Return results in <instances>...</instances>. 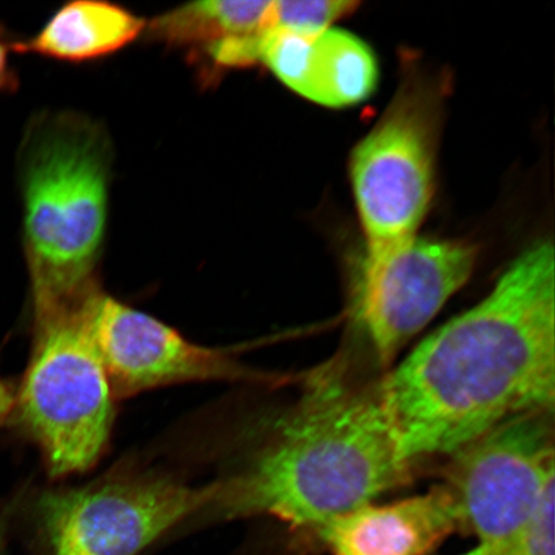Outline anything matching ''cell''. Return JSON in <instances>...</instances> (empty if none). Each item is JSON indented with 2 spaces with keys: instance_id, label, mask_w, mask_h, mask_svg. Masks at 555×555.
Listing matches in <instances>:
<instances>
[{
  "instance_id": "cell-1",
  "label": "cell",
  "mask_w": 555,
  "mask_h": 555,
  "mask_svg": "<svg viewBox=\"0 0 555 555\" xmlns=\"http://www.w3.org/2000/svg\"><path fill=\"white\" fill-rule=\"evenodd\" d=\"M554 247L539 242L494 289L436 330L379 386L400 453L453 455L520 414L554 411Z\"/></svg>"
},
{
  "instance_id": "cell-2",
  "label": "cell",
  "mask_w": 555,
  "mask_h": 555,
  "mask_svg": "<svg viewBox=\"0 0 555 555\" xmlns=\"http://www.w3.org/2000/svg\"><path fill=\"white\" fill-rule=\"evenodd\" d=\"M273 433L240 474L214 483L208 509L317 531L411 474L378 392L357 390L336 370L314 374Z\"/></svg>"
},
{
  "instance_id": "cell-3",
  "label": "cell",
  "mask_w": 555,
  "mask_h": 555,
  "mask_svg": "<svg viewBox=\"0 0 555 555\" xmlns=\"http://www.w3.org/2000/svg\"><path fill=\"white\" fill-rule=\"evenodd\" d=\"M109 165L106 133L85 116H53L33 130L23 190L35 312L79 308L100 289Z\"/></svg>"
},
{
  "instance_id": "cell-4",
  "label": "cell",
  "mask_w": 555,
  "mask_h": 555,
  "mask_svg": "<svg viewBox=\"0 0 555 555\" xmlns=\"http://www.w3.org/2000/svg\"><path fill=\"white\" fill-rule=\"evenodd\" d=\"M85 304L35 314L33 356L15 401L21 425L52 477L92 468L114 427L116 398L82 314Z\"/></svg>"
},
{
  "instance_id": "cell-5",
  "label": "cell",
  "mask_w": 555,
  "mask_h": 555,
  "mask_svg": "<svg viewBox=\"0 0 555 555\" xmlns=\"http://www.w3.org/2000/svg\"><path fill=\"white\" fill-rule=\"evenodd\" d=\"M440 92L409 81L353 150L350 176L366 247L414 237L431 204Z\"/></svg>"
},
{
  "instance_id": "cell-6",
  "label": "cell",
  "mask_w": 555,
  "mask_h": 555,
  "mask_svg": "<svg viewBox=\"0 0 555 555\" xmlns=\"http://www.w3.org/2000/svg\"><path fill=\"white\" fill-rule=\"evenodd\" d=\"M214 483L192 488L176 478L122 475L48 492L39 524L48 555H137L173 526L208 508Z\"/></svg>"
},
{
  "instance_id": "cell-7",
  "label": "cell",
  "mask_w": 555,
  "mask_h": 555,
  "mask_svg": "<svg viewBox=\"0 0 555 555\" xmlns=\"http://www.w3.org/2000/svg\"><path fill=\"white\" fill-rule=\"evenodd\" d=\"M553 412L513 416L451 455L442 485L478 543L518 531L555 485Z\"/></svg>"
},
{
  "instance_id": "cell-8",
  "label": "cell",
  "mask_w": 555,
  "mask_h": 555,
  "mask_svg": "<svg viewBox=\"0 0 555 555\" xmlns=\"http://www.w3.org/2000/svg\"><path fill=\"white\" fill-rule=\"evenodd\" d=\"M477 247L466 241L411 237L366 247L356 282L357 318L382 363L433 321L467 283Z\"/></svg>"
},
{
  "instance_id": "cell-9",
  "label": "cell",
  "mask_w": 555,
  "mask_h": 555,
  "mask_svg": "<svg viewBox=\"0 0 555 555\" xmlns=\"http://www.w3.org/2000/svg\"><path fill=\"white\" fill-rule=\"evenodd\" d=\"M82 314L116 399L186 382L259 380L229 352L193 344L101 289L88 298Z\"/></svg>"
},
{
  "instance_id": "cell-10",
  "label": "cell",
  "mask_w": 555,
  "mask_h": 555,
  "mask_svg": "<svg viewBox=\"0 0 555 555\" xmlns=\"http://www.w3.org/2000/svg\"><path fill=\"white\" fill-rule=\"evenodd\" d=\"M456 530L454 499L440 485L399 502L359 506L315 532L333 555H426Z\"/></svg>"
},
{
  "instance_id": "cell-11",
  "label": "cell",
  "mask_w": 555,
  "mask_h": 555,
  "mask_svg": "<svg viewBox=\"0 0 555 555\" xmlns=\"http://www.w3.org/2000/svg\"><path fill=\"white\" fill-rule=\"evenodd\" d=\"M144 27L141 17L121 5L78 0L61 7L30 40L12 47L20 53L82 64L121 51L133 43Z\"/></svg>"
},
{
  "instance_id": "cell-12",
  "label": "cell",
  "mask_w": 555,
  "mask_h": 555,
  "mask_svg": "<svg viewBox=\"0 0 555 555\" xmlns=\"http://www.w3.org/2000/svg\"><path fill=\"white\" fill-rule=\"evenodd\" d=\"M273 2L210 0L178 7L151 21V41L189 53V61L210 48L238 37L266 35L272 30Z\"/></svg>"
},
{
  "instance_id": "cell-13",
  "label": "cell",
  "mask_w": 555,
  "mask_h": 555,
  "mask_svg": "<svg viewBox=\"0 0 555 555\" xmlns=\"http://www.w3.org/2000/svg\"><path fill=\"white\" fill-rule=\"evenodd\" d=\"M378 82L377 60L356 35L338 29L312 38L295 93L328 107L370 99Z\"/></svg>"
},
{
  "instance_id": "cell-14",
  "label": "cell",
  "mask_w": 555,
  "mask_h": 555,
  "mask_svg": "<svg viewBox=\"0 0 555 555\" xmlns=\"http://www.w3.org/2000/svg\"><path fill=\"white\" fill-rule=\"evenodd\" d=\"M554 495L552 486L533 516L512 535L477 543L462 555H554Z\"/></svg>"
},
{
  "instance_id": "cell-15",
  "label": "cell",
  "mask_w": 555,
  "mask_h": 555,
  "mask_svg": "<svg viewBox=\"0 0 555 555\" xmlns=\"http://www.w3.org/2000/svg\"><path fill=\"white\" fill-rule=\"evenodd\" d=\"M359 3L352 0H286L273 2L272 29L318 35L336 20L349 15Z\"/></svg>"
},
{
  "instance_id": "cell-16",
  "label": "cell",
  "mask_w": 555,
  "mask_h": 555,
  "mask_svg": "<svg viewBox=\"0 0 555 555\" xmlns=\"http://www.w3.org/2000/svg\"><path fill=\"white\" fill-rule=\"evenodd\" d=\"M10 48L0 39V94L10 93L18 85L16 73L10 64Z\"/></svg>"
},
{
  "instance_id": "cell-17",
  "label": "cell",
  "mask_w": 555,
  "mask_h": 555,
  "mask_svg": "<svg viewBox=\"0 0 555 555\" xmlns=\"http://www.w3.org/2000/svg\"><path fill=\"white\" fill-rule=\"evenodd\" d=\"M16 397L11 387L0 379V422L15 408Z\"/></svg>"
}]
</instances>
